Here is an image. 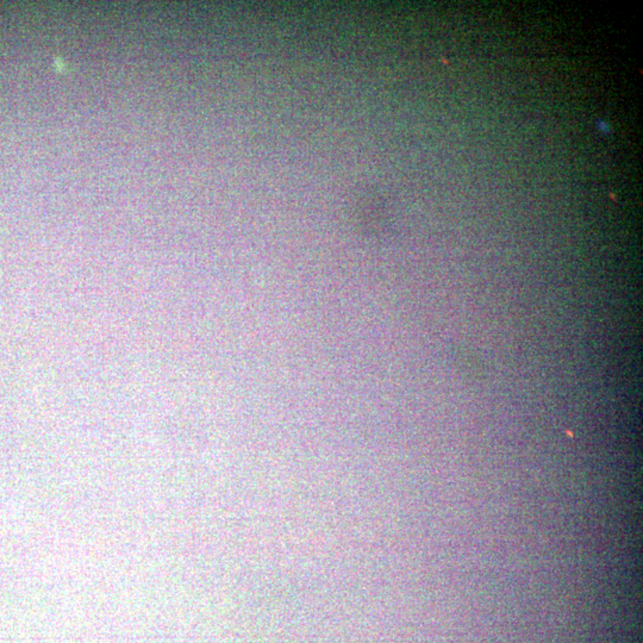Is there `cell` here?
<instances>
[{"mask_svg":"<svg viewBox=\"0 0 643 643\" xmlns=\"http://www.w3.org/2000/svg\"><path fill=\"white\" fill-rule=\"evenodd\" d=\"M597 127L600 132L603 134H610V127L608 124H605L603 121H597Z\"/></svg>","mask_w":643,"mask_h":643,"instance_id":"obj_1","label":"cell"}]
</instances>
